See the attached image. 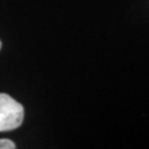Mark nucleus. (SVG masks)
Listing matches in <instances>:
<instances>
[{"mask_svg": "<svg viewBox=\"0 0 149 149\" xmlns=\"http://www.w3.org/2000/svg\"><path fill=\"white\" fill-rule=\"evenodd\" d=\"M0 49H1V41H0Z\"/></svg>", "mask_w": 149, "mask_h": 149, "instance_id": "3", "label": "nucleus"}, {"mask_svg": "<svg viewBox=\"0 0 149 149\" xmlns=\"http://www.w3.org/2000/svg\"><path fill=\"white\" fill-rule=\"evenodd\" d=\"M16 145L9 139H0V149H15Z\"/></svg>", "mask_w": 149, "mask_h": 149, "instance_id": "2", "label": "nucleus"}, {"mask_svg": "<svg viewBox=\"0 0 149 149\" xmlns=\"http://www.w3.org/2000/svg\"><path fill=\"white\" fill-rule=\"evenodd\" d=\"M24 111L20 103L8 94L0 93V132L18 128L23 122Z\"/></svg>", "mask_w": 149, "mask_h": 149, "instance_id": "1", "label": "nucleus"}]
</instances>
